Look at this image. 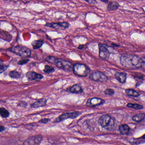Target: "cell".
Segmentation results:
<instances>
[{"label":"cell","instance_id":"obj_23","mask_svg":"<svg viewBox=\"0 0 145 145\" xmlns=\"http://www.w3.org/2000/svg\"><path fill=\"white\" fill-rule=\"evenodd\" d=\"M9 77L14 79H18L21 77V74L17 71H12L9 72Z\"/></svg>","mask_w":145,"mask_h":145},{"label":"cell","instance_id":"obj_2","mask_svg":"<svg viewBox=\"0 0 145 145\" xmlns=\"http://www.w3.org/2000/svg\"><path fill=\"white\" fill-rule=\"evenodd\" d=\"M46 60L49 63L55 64L58 67L66 72H70L72 70V65L68 61L56 58L51 56H48Z\"/></svg>","mask_w":145,"mask_h":145},{"label":"cell","instance_id":"obj_18","mask_svg":"<svg viewBox=\"0 0 145 145\" xmlns=\"http://www.w3.org/2000/svg\"><path fill=\"white\" fill-rule=\"evenodd\" d=\"M44 42L43 40H35L32 42L31 44L34 49L36 50L42 47Z\"/></svg>","mask_w":145,"mask_h":145},{"label":"cell","instance_id":"obj_17","mask_svg":"<svg viewBox=\"0 0 145 145\" xmlns=\"http://www.w3.org/2000/svg\"><path fill=\"white\" fill-rule=\"evenodd\" d=\"M119 132L122 135H129V133L130 129L127 125L123 124L119 127Z\"/></svg>","mask_w":145,"mask_h":145},{"label":"cell","instance_id":"obj_24","mask_svg":"<svg viewBox=\"0 0 145 145\" xmlns=\"http://www.w3.org/2000/svg\"><path fill=\"white\" fill-rule=\"evenodd\" d=\"M43 71H44V72L47 73V74H51L55 71V68L52 66L46 65L44 67Z\"/></svg>","mask_w":145,"mask_h":145},{"label":"cell","instance_id":"obj_33","mask_svg":"<svg viewBox=\"0 0 145 145\" xmlns=\"http://www.w3.org/2000/svg\"><path fill=\"white\" fill-rule=\"evenodd\" d=\"M112 46H113V47H119L120 45H117V44H115V43H112L111 44Z\"/></svg>","mask_w":145,"mask_h":145},{"label":"cell","instance_id":"obj_26","mask_svg":"<svg viewBox=\"0 0 145 145\" xmlns=\"http://www.w3.org/2000/svg\"><path fill=\"white\" fill-rule=\"evenodd\" d=\"M104 93L106 95H112L115 93V91L111 89H107L105 91Z\"/></svg>","mask_w":145,"mask_h":145},{"label":"cell","instance_id":"obj_35","mask_svg":"<svg viewBox=\"0 0 145 145\" xmlns=\"http://www.w3.org/2000/svg\"><path fill=\"white\" fill-rule=\"evenodd\" d=\"M127 1H136V0H127Z\"/></svg>","mask_w":145,"mask_h":145},{"label":"cell","instance_id":"obj_6","mask_svg":"<svg viewBox=\"0 0 145 145\" xmlns=\"http://www.w3.org/2000/svg\"><path fill=\"white\" fill-rule=\"evenodd\" d=\"M90 78L94 81L104 83L108 80L106 76L102 72H95L90 74Z\"/></svg>","mask_w":145,"mask_h":145},{"label":"cell","instance_id":"obj_30","mask_svg":"<svg viewBox=\"0 0 145 145\" xmlns=\"http://www.w3.org/2000/svg\"><path fill=\"white\" fill-rule=\"evenodd\" d=\"M49 119L43 118L41 119L40 122H41L42 123L45 124V123H47L49 122Z\"/></svg>","mask_w":145,"mask_h":145},{"label":"cell","instance_id":"obj_19","mask_svg":"<svg viewBox=\"0 0 145 145\" xmlns=\"http://www.w3.org/2000/svg\"><path fill=\"white\" fill-rule=\"evenodd\" d=\"M145 118V115L144 113H139L134 115L132 117V119L135 122H140L144 120Z\"/></svg>","mask_w":145,"mask_h":145},{"label":"cell","instance_id":"obj_25","mask_svg":"<svg viewBox=\"0 0 145 145\" xmlns=\"http://www.w3.org/2000/svg\"><path fill=\"white\" fill-rule=\"evenodd\" d=\"M131 143L134 144H140L145 143L144 140H141V139H135L132 140H131V141H130Z\"/></svg>","mask_w":145,"mask_h":145},{"label":"cell","instance_id":"obj_15","mask_svg":"<svg viewBox=\"0 0 145 145\" xmlns=\"http://www.w3.org/2000/svg\"><path fill=\"white\" fill-rule=\"evenodd\" d=\"M47 102V99L43 98L35 102L34 103H33V104L31 105V106L33 108H39L40 107L44 106L46 105Z\"/></svg>","mask_w":145,"mask_h":145},{"label":"cell","instance_id":"obj_21","mask_svg":"<svg viewBox=\"0 0 145 145\" xmlns=\"http://www.w3.org/2000/svg\"><path fill=\"white\" fill-rule=\"evenodd\" d=\"M125 93L127 95L130 96L135 97H137L139 95L137 92H136L135 90H134L131 89H127L125 90Z\"/></svg>","mask_w":145,"mask_h":145},{"label":"cell","instance_id":"obj_34","mask_svg":"<svg viewBox=\"0 0 145 145\" xmlns=\"http://www.w3.org/2000/svg\"><path fill=\"white\" fill-rule=\"evenodd\" d=\"M100 1L106 4H107L109 2V0H100Z\"/></svg>","mask_w":145,"mask_h":145},{"label":"cell","instance_id":"obj_8","mask_svg":"<svg viewBox=\"0 0 145 145\" xmlns=\"http://www.w3.org/2000/svg\"><path fill=\"white\" fill-rule=\"evenodd\" d=\"M43 139V137L41 135L33 136L28 138L23 142V145H39L41 143Z\"/></svg>","mask_w":145,"mask_h":145},{"label":"cell","instance_id":"obj_3","mask_svg":"<svg viewBox=\"0 0 145 145\" xmlns=\"http://www.w3.org/2000/svg\"><path fill=\"white\" fill-rule=\"evenodd\" d=\"M98 122L101 127L107 130H111L115 125L114 119L108 115L101 116L99 119Z\"/></svg>","mask_w":145,"mask_h":145},{"label":"cell","instance_id":"obj_27","mask_svg":"<svg viewBox=\"0 0 145 145\" xmlns=\"http://www.w3.org/2000/svg\"><path fill=\"white\" fill-rule=\"evenodd\" d=\"M29 59H24L20 60L17 62V64L19 65H24V64H26L28 63V62L29 61Z\"/></svg>","mask_w":145,"mask_h":145},{"label":"cell","instance_id":"obj_7","mask_svg":"<svg viewBox=\"0 0 145 145\" xmlns=\"http://www.w3.org/2000/svg\"><path fill=\"white\" fill-rule=\"evenodd\" d=\"M45 26L59 30H64L68 29L70 27V23L67 22H58L47 23Z\"/></svg>","mask_w":145,"mask_h":145},{"label":"cell","instance_id":"obj_16","mask_svg":"<svg viewBox=\"0 0 145 145\" xmlns=\"http://www.w3.org/2000/svg\"><path fill=\"white\" fill-rule=\"evenodd\" d=\"M70 92L74 94H80L83 92L82 88L79 84L73 85L70 89Z\"/></svg>","mask_w":145,"mask_h":145},{"label":"cell","instance_id":"obj_22","mask_svg":"<svg viewBox=\"0 0 145 145\" xmlns=\"http://www.w3.org/2000/svg\"><path fill=\"white\" fill-rule=\"evenodd\" d=\"M127 106L129 108H132L136 110L143 109V106L141 105L137 104H133V103H129L127 105Z\"/></svg>","mask_w":145,"mask_h":145},{"label":"cell","instance_id":"obj_9","mask_svg":"<svg viewBox=\"0 0 145 145\" xmlns=\"http://www.w3.org/2000/svg\"><path fill=\"white\" fill-rule=\"evenodd\" d=\"M110 55L109 50L104 44H99V57L104 60L109 59Z\"/></svg>","mask_w":145,"mask_h":145},{"label":"cell","instance_id":"obj_1","mask_svg":"<svg viewBox=\"0 0 145 145\" xmlns=\"http://www.w3.org/2000/svg\"><path fill=\"white\" fill-rule=\"evenodd\" d=\"M120 62L122 66L129 68H138L145 66V58L131 54H123L120 57Z\"/></svg>","mask_w":145,"mask_h":145},{"label":"cell","instance_id":"obj_20","mask_svg":"<svg viewBox=\"0 0 145 145\" xmlns=\"http://www.w3.org/2000/svg\"><path fill=\"white\" fill-rule=\"evenodd\" d=\"M10 115V113L7 109L3 107L0 108V115L1 117L4 118H7Z\"/></svg>","mask_w":145,"mask_h":145},{"label":"cell","instance_id":"obj_10","mask_svg":"<svg viewBox=\"0 0 145 145\" xmlns=\"http://www.w3.org/2000/svg\"><path fill=\"white\" fill-rule=\"evenodd\" d=\"M105 103L104 100L98 98H93L89 99L86 103L87 106L90 107H95L103 104Z\"/></svg>","mask_w":145,"mask_h":145},{"label":"cell","instance_id":"obj_32","mask_svg":"<svg viewBox=\"0 0 145 145\" xmlns=\"http://www.w3.org/2000/svg\"><path fill=\"white\" fill-rule=\"evenodd\" d=\"M4 130L5 128L4 127L0 126V133L2 132L3 131H4Z\"/></svg>","mask_w":145,"mask_h":145},{"label":"cell","instance_id":"obj_29","mask_svg":"<svg viewBox=\"0 0 145 145\" xmlns=\"http://www.w3.org/2000/svg\"><path fill=\"white\" fill-rule=\"evenodd\" d=\"M89 4L92 5H96L98 4V2L96 0H84Z\"/></svg>","mask_w":145,"mask_h":145},{"label":"cell","instance_id":"obj_14","mask_svg":"<svg viewBox=\"0 0 145 145\" xmlns=\"http://www.w3.org/2000/svg\"><path fill=\"white\" fill-rule=\"evenodd\" d=\"M120 5L117 1H111L109 3V4H108L107 7V9L109 11L115 10L118 9Z\"/></svg>","mask_w":145,"mask_h":145},{"label":"cell","instance_id":"obj_12","mask_svg":"<svg viewBox=\"0 0 145 145\" xmlns=\"http://www.w3.org/2000/svg\"><path fill=\"white\" fill-rule=\"evenodd\" d=\"M26 76L29 80L30 81H39L43 78V75L37 74L34 72H29L26 74Z\"/></svg>","mask_w":145,"mask_h":145},{"label":"cell","instance_id":"obj_5","mask_svg":"<svg viewBox=\"0 0 145 145\" xmlns=\"http://www.w3.org/2000/svg\"><path fill=\"white\" fill-rule=\"evenodd\" d=\"M73 70L76 75L80 77H86L90 72V70L88 66L80 63H77L74 65Z\"/></svg>","mask_w":145,"mask_h":145},{"label":"cell","instance_id":"obj_13","mask_svg":"<svg viewBox=\"0 0 145 145\" xmlns=\"http://www.w3.org/2000/svg\"><path fill=\"white\" fill-rule=\"evenodd\" d=\"M115 76L116 79L121 84H124L126 82L127 78L126 73L124 72H116Z\"/></svg>","mask_w":145,"mask_h":145},{"label":"cell","instance_id":"obj_28","mask_svg":"<svg viewBox=\"0 0 145 145\" xmlns=\"http://www.w3.org/2000/svg\"><path fill=\"white\" fill-rule=\"evenodd\" d=\"M8 68V66L6 65H0V74L3 73Z\"/></svg>","mask_w":145,"mask_h":145},{"label":"cell","instance_id":"obj_4","mask_svg":"<svg viewBox=\"0 0 145 145\" xmlns=\"http://www.w3.org/2000/svg\"><path fill=\"white\" fill-rule=\"evenodd\" d=\"M10 50L16 55L23 58H28L31 55V51L30 49L23 46L17 45L12 47Z\"/></svg>","mask_w":145,"mask_h":145},{"label":"cell","instance_id":"obj_31","mask_svg":"<svg viewBox=\"0 0 145 145\" xmlns=\"http://www.w3.org/2000/svg\"><path fill=\"white\" fill-rule=\"evenodd\" d=\"M84 45H83V44H81V45H80L78 47V49H84Z\"/></svg>","mask_w":145,"mask_h":145},{"label":"cell","instance_id":"obj_11","mask_svg":"<svg viewBox=\"0 0 145 145\" xmlns=\"http://www.w3.org/2000/svg\"><path fill=\"white\" fill-rule=\"evenodd\" d=\"M79 115V112H73L66 113L60 116L59 117L56 119L55 122H59L62 121L66 119L76 118Z\"/></svg>","mask_w":145,"mask_h":145}]
</instances>
